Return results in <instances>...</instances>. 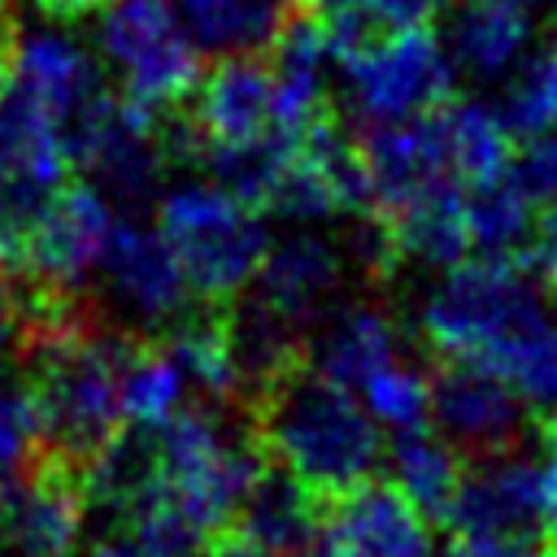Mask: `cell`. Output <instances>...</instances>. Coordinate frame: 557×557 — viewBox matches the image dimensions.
Segmentation results:
<instances>
[{"mask_svg":"<svg viewBox=\"0 0 557 557\" xmlns=\"http://www.w3.org/2000/svg\"><path fill=\"white\" fill-rule=\"evenodd\" d=\"M252 435L274 466L296 474L322 500L370 479L383 461L379 422L366 413L357 392L331 383L305 361L257 392Z\"/></svg>","mask_w":557,"mask_h":557,"instance_id":"6da1fadb","label":"cell"},{"mask_svg":"<svg viewBox=\"0 0 557 557\" xmlns=\"http://www.w3.org/2000/svg\"><path fill=\"white\" fill-rule=\"evenodd\" d=\"M148 444H152V479L139 496L161 500L200 540L218 535L235 518L244 492L265 466L257 435H235L213 413L187 405L170 413L161 426H152Z\"/></svg>","mask_w":557,"mask_h":557,"instance_id":"7a4b0ae2","label":"cell"},{"mask_svg":"<svg viewBox=\"0 0 557 557\" xmlns=\"http://www.w3.org/2000/svg\"><path fill=\"white\" fill-rule=\"evenodd\" d=\"M544 322V292L518 257H461L426 292L418 326L444 361L496 366L513 339Z\"/></svg>","mask_w":557,"mask_h":557,"instance_id":"3957f363","label":"cell"},{"mask_svg":"<svg viewBox=\"0 0 557 557\" xmlns=\"http://www.w3.org/2000/svg\"><path fill=\"white\" fill-rule=\"evenodd\" d=\"M157 235L174 252L187 292L200 296L205 305L235 300L252 283V274L270 248L261 209L231 196L213 178L178 183V187L161 191Z\"/></svg>","mask_w":557,"mask_h":557,"instance_id":"277c9868","label":"cell"},{"mask_svg":"<svg viewBox=\"0 0 557 557\" xmlns=\"http://www.w3.org/2000/svg\"><path fill=\"white\" fill-rule=\"evenodd\" d=\"M96 52L113 91L148 113L187 104L205 74V52L170 0H113L96 13Z\"/></svg>","mask_w":557,"mask_h":557,"instance_id":"5b68a950","label":"cell"},{"mask_svg":"<svg viewBox=\"0 0 557 557\" xmlns=\"http://www.w3.org/2000/svg\"><path fill=\"white\" fill-rule=\"evenodd\" d=\"M335 70L348 113L366 126L431 113L457 91L453 57L431 26L379 30L357 44Z\"/></svg>","mask_w":557,"mask_h":557,"instance_id":"8992f818","label":"cell"},{"mask_svg":"<svg viewBox=\"0 0 557 557\" xmlns=\"http://www.w3.org/2000/svg\"><path fill=\"white\" fill-rule=\"evenodd\" d=\"M113 222V200L100 187L65 178L13 222L9 261L22 270V278H30V292L74 300L78 287L96 274Z\"/></svg>","mask_w":557,"mask_h":557,"instance_id":"52a82bcc","label":"cell"},{"mask_svg":"<svg viewBox=\"0 0 557 557\" xmlns=\"http://www.w3.org/2000/svg\"><path fill=\"white\" fill-rule=\"evenodd\" d=\"M4 78L30 96L65 135V148L74 131L113 96L100 57L87 52L70 30L57 26H13L9 52H4Z\"/></svg>","mask_w":557,"mask_h":557,"instance_id":"ba28073f","label":"cell"},{"mask_svg":"<svg viewBox=\"0 0 557 557\" xmlns=\"http://www.w3.org/2000/svg\"><path fill=\"white\" fill-rule=\"evenodd\" d=\"M13 492H0V531L17 557H74L87 492L83 466L48 453L13 474Z\"/></svg>","mask_w":557,"mask_h":557,"instance_id":"9c48e42d","label":"cell"},{"mask_svg":"<svg viewBox=\"0 0 557 557\" xmlns=\"http://www.w3.org/2000/svg\"><path fill=\"white\" fill-rule=\"evenodd\" d=\"M426 422L457 453H500L527 435L522 396L479 361H444L431 379V413Z\"/></svg>","mask_w":557,"mask_h":557,"instance_id":"30bf717a","label":"cell"},{"mask_svg":"<svg viewBox=\"0 0 557 557\" xmlns=\"http://www.w3.org/2000/svg\"><path fill=\"white\" fill-rule=\"evenodd\" d=\"M91 278H100L109 309L131 326H165L183 313L191 296L157 226L139 222H113V235Z\"/></svg>","mask_w":557,"mask_h":557,"instance_id":"8fae6325","label":"cell"},{"mask_svg":"<svg viewBox=\"0 0 557 557\" xmlns=\"http://www.w3.org/2000/svg\"><path fill=\"white\" fill-rule=\"evenodd\" d=\"M191 126L200 131L205 148L252 144L274 131V74L265 52H226L218 57L187 96Z\"/></svg>","mask_w":557,"mask_h":557,"instance_id":"7c38bea8","label":"cell"},{"mask_svg":"<svg viewBox=\"0 0 557 557\" xmlns=\"http://www.w3.org/2000/svg\"><path fill=\"white\" fill-rule=\"evenodd\" d=\"M544 518V470L535 457L513 448L479 453L474 466H461V483L444 522L453 531H492V535H531Z\"/></svg>","mask_w":557,"mask_h":557,"instance_id":"4fadbf2b","label":"cell"},{"mask_svg":"<svg viewBox=\"0 0 557 557\" xmlns=\"http://www.w3.org/2000/svg\"><path fill=\"white\" fill-rule=\"evenodd\" d=\"M322 531L344 557H431L426 513L374 474L322 505Z\"/></svg>","mask_w":557,"mask_h":557,"instance_id":"5bb4252c","label":"cell"},{"mask_svg":"<svg viewBox=\"0 0 557 557\" xmlns=\"http://www.w3.org/2000/svg\"><path fill=\"white\" fill-rule=\"evenodd\" d=\"M361 161H366V178H370V196L374 209H392L435 183H457L448 170V152H444V135H440V117L418 113L405 122H379L366 126V135L357 139Z\"/></svg>","mask_w":557,"mask_h":557,"instance_id":"9a60e30c","label":"cell"},{"mask_svg":"<svg viewBox=\"0 0 557 557\" xmlns=\"http://www.w3.org/2000/svg\"><path fill=\"white\" fill-rule=\"evenodd\" d=\"M339 278H344V257L326 239L292 235L265 248L252 274V300H261L300 331L305 322H318L326 313V305L339 292Z\"/></svg>","mask_w":557,"mask_h":557,"instance_id":"2e32d148","label":"cell"},{"mask_svg":"<svg viewBox=\"0 0 557 557\" xmlns=\"http://www.w3.org/2000/svg\"><path fill=\"white\" fill-rule=\"evenodd\" d=\"M322 505L326 500L318 492H309L296 474H287L283 466H261V474L244 492L231 522L239 527V535H248L270 557H278V553L296 557L300 548H309L322 535Z\"/></svg>","mask_w":557,"mask_h":557,"instance_id":"e0dca14e","label":"cell"},{"mask_svg":"<svg viewBox=\"0 0 557 557\" xmlns=\"http://www.w3.org/2000/svg\"><path fill=\"white\" fill-rule=\"evenodd\" d=\"M387 226L396 265L413 261L426 270H448L470 257L466 213H461V183H435L392 209H374Z\"/></svg>","mask_w":557,"mask_h":557,"instance_id":"ac0fdd59","label":"cell"},{"mask_svg":"<svg viewBox=\"0 0 557 557\" xmlns=\"http://www.w3.org/2000/svg\"><path fill=\"white\" fill-rule=\"evenodd\" d=\"M444 48L457 78L466 74L474 83H496L531 48V13L496 0H466L448 17Z\"/></svg>","mask_w":557,"mask_h":557,"instance_id":"d6986e66","label":"cell"},{"mask_svg":"<svg viewBox=\"0 0 557 557\" xmlns=\"http://www.w3.org/2000/svg\"><path fill=\"white\" fill-rule=\"evenodd\" d=\"M392 357H400V335H396V322L374 309V305H352V309H339L318 344H313V357L309 366L318 374H326L331 383L357 392L379 366H387Z\"/></svg>","mask_w":557,"mask_h":557,"instance_id":"ffe728a7","label":"cell"},{"mask_svg":"<svg viewBox=\"0 0 557 557\" xmlns=\"http://www.w3.org/2000/svg\"><path fill=\"white\" fill-rule=\"evenodd\" d=\"M200 52H265L300 0H170Z\"/></svg>","mask_w":557,"mask_h":557,"instance_id":"44dd1931","label":"cell"},{"mask_svg":"<svg viewBox=\"0 0 557 557\" xmlns=\"http://www.w3.org/2000/svg\"><path fill=\"white\" fill-rule=\"evenodd\" d=\"M383 457H387V470H392L387 483L400 496H409L426 518H444L448 513L466 461L440 431H426V426L396 431L392 453H383Z\"/></svg>","mask_w":557,"mask_h":557,"instance_id":"7402d4cb","label":"cell"},{"mask_svg":"<svg viewBox=\"0 0 557 557\" xmlns=\"http://www.w3.org/2000/svg\"><path fill=\"white\" fill-rule=\"evenodd\" d=\"M187 400V379L178 361L170 357L165 344H122V366H117V409L122 426L152 431L170 413H178Z\"/></svg>","mask_w":557,"mask_h":557,"instance_id":"603a6c76","label":"cell"},{"mask_svg":"<svg viewBox=\"0 0 557 557\" xmlns=\"http://www.w3.org/2000/svg\"><path fill=\"white\" fill-rule=\"evenodd\" d=\"M440 117V135H444V152H448V170L461 187L470 183H487L496 174H505V161L513 152V135L500 126L492 104L479 100H444L435 109Z\"/></svg>","mask_w":557,"mask_h":557,"instance_id":"cb8c5ba5","label":"cell"},{"mask_svg":"<svg viewBox=\"0 0 557 557\" xmlns=\"http://www.w3.org/2000/svg\"><path fill=\"white\" fill-rule=\"evenodd\" d=\"M165 348L178 361L183 379L191 387H200L209 400H231V396L244 392L235 348H231L226 309H205V313H191V318H174Z\"/></svg>","mask_w":557,"mask_h":557,"instance_id":"d4e9b609","label":"cell"},{"mask_svg":"<svg viewBox=\"0 0 557 557\" xmlns=\"http://www.w3.org/2000/svg\"><path fill=\"white\" fill-rule=\"evenodd\" d=\"M496 117L513 139L557 131V44L527 48L496 78Z\"/></svg>","mask_w":557,"mask_h":557,"instance_id":"484cf974","label":"cell"},{"mask_svg":"<svg viewBox=\"0 0 557 557\" xmlns=\"http://www.w3.org/2000/svg\"><path fill=\"white\" fill-rule=\"evenodd\" d=\"M461 213H466L470 248L479 257H518V248L531 244L535 205L505 174L461 187Z\"/></svg>","mask_w":557,"mask_h":557,"instance_id":"4316f807","label":"cell"},{"mask_svg":"<svg viewBox=\"0 0 557 557\" xmlns=\"http://www.w3.org/2000/svg\"><path fill=\"white\" fill-rule=\"evenodd\" d=\"M487 370H496L518 396H522V405L527 409H535V413H557V322H540V326H531L522 339H513L509 348H505V357L496 361V366H487Z\"/></svg>","mask_w":557,"mask_h":557,"instance_id":"83f0119b","label":"cell"},{"mask_svg":"<svg viewBox=\"0 0 557 557\" xmlns=\"http://www.w3.org/2000/svg\"><path fill=\"white\" fill-rule=\"evenodd\" d=\"M357 400L366 405V413L379 426L413 431V426H426V413H431V379L418 366H405L400 357H392L387 366H379L357 387Z\"/></svg>","mask_w":557,"mask_h":557,"instance_id":"f1b7e54d","label":"cell"},{"mask_svg":"<svg viewBox=\"0 0 557 557\" xmlns=\"http://www.w3.org/2000/svg\"><path fill=\"white\" fill-rule=\"evenodd\" d=\"M44 444L39 435V409L26 383L9 379L0 366V479H13L35 461V448Z\"/></svg>","mask_w":557,"mask_h":557,"instance_id":"f546056e","label":"cell"},{"mask_svg":"<svg viewBox=\"0 0 557 557\" xmlns=\"http://www.w3.org/2000/svg\"><path fill=\"white\" fill-rule=\"evenodd\" d=\"M505 178L540 209L544 200L557 196V131L544 135H527L518 139V148L505 161Z\"/></svg>","mask_w":557,"mask_h":557,"instance_id":"4dcf8cb0","label":"cell"},{"mask_svg":"<svg viewBox=\"0 0 557 557\" xmlns=\"http://www.w3.org/2000/svg\"><path fill=\"white\" fill-rule=\"evenodd\" d=\"M361 17L374 30H409V26H435L453 0H357Z\"/></svg>","mask_w":557,"mask_h":557,"instance_id":"1f68e13d","label":"cell"},{"mask_svg":"<svg viewBox=\"0 0 557 557\" xmlns=\"http://www.w3.org/2000/svg\"><path fill=\"white\" fill-rule=\"evenodd\" d=\"M448 557H540L531 535H492V531H457Z\"/></svg>","mask_w":557,"mask_h":557,"instance_id":"d6a6232c","label":"cell"},{"mask_svg":"<svg viewBox=\"0 0 557 557\" xmlns=\"http://www.w3.org/2000/svg\"><path fill=\"white\" fill-rule=\"evenodd\" d=\"M531 261H535L548 278H557V196L544 200V213H540L535 226H531Z\"/></svg>","mask_w":557,"mask_h":557,"instance_id":"836d02e7","label":"cell"},{"mask_svg":"<svg viewBox=\"0 0 557 557\" xmlns=\"http://www.w3.org/2000/svg\"><path fill=\"white\" fill-rule=\"evenodd\" d=\"M544 461H540V470H544V518H540V527L557 540V413H553V426H548V444H544Z\"/></svg>","mask_w":557,"mask_h":557,"instance_id":"e575fe53","label":"cell"},{"mask_svg":"<svg viewBox=\"0 0 557 557\" xmlns=\"http://www.w3.org/2000/svg\"><path fill=\"white\" fill-rule=\"evenodd\" d=\"M191 557H270L265 548H257L248 535H239V531H218V535H209Z\"/></svg>","mask_w":557,"mask_h":557,"instance_id":"d590c367","label":"cell"},{"mask_svg":"<svg viewBox=\"0 0 557 557\" xmlns=\"http://www.w3.org/2000/svg\"><path fill=\"white\" fill-rule=\"evenodd\" d=\"M39 4V13L44 17H52V22H87V17H96V13H104L113 0H35Z\"/></svg>","mask_w":557,"mask_h":557,"instance_id":"8d00e7d4","label":"cell"},{"mask_svg":"<svg viewBox=\"0 0 557 557\" xmlns=\"http://www.w3.org/2000/svg\"><path fill=\"white\" fill-rule=\"evenodd\" d=\"M87 557H152V553H148L139 540H131V535H113V540L91 544Z\"/></svg>","mask_w":557,"mask_h":557,"instance_id":"74e56055","label":"cell"},{"mask_svg":"<svg viewBox=\"0 0 557 557\" xmlns=\"http://www.w3.org/2000/svg\"><path fill=\"white\" fill-rule=\"evenodd\" d=\"M9 257H13V222H9V213L0 209V274H4Z\"/></svg>","mask_w":557,"mask_h":557,"instance_id":"f35d334b","label":"cell"},{"mask_svg":"<svg viewBox=\"0 0 557 557\" xmlns=\"http://www.w3.org/2000/svg\"><path fill=\"white\" fill-rule=\"evenodd\" d=\"M13 13H9V0H0V61H4V52H9V39H13Z\"/></svg>","mask_w":557,"mask_h":557,"instance_id":"ab89813d","label":"cell"},{"mask_svg":"<svg viewBox=\"0 0 557 557\" xmlns=\"http://www.w3.org/2000/svg\"><path fill=\"white\" fill-rule=\"evenodd\" d=\"M305 9H313V13H335V9H348V4H357V0H300Z\"/></svg>","mask_w":557,"mask_h":557,"instance_id":"60d3db41","label":"cell"},{"mask_svg":"<svg viewBox=\"0 0 557 557\" xmlns=\"http://www.w3.org/2000/svg\"><path fill=\"white\" fill-rule=\"evenodd\" d=\"M296 557H344V553H339V548H331V544H326V548H313V544H309V548H300Z\"/></svg>","mask_w":557,"mask_h":557,"instance_id":"b9f144b4","label":"cell"},{"mask_svg":"<svg viewBox=\"0 0 557 557\" xmlns=\"http://www.w3.org/2000/svg\"><path fill=\"white\" fill-rule=\"evenodd\" d=\"M496 4H509V9H522V13H531V9H540L544 0H496Z\"/></svg>","mask_w":557,"mask_h":557,"instance_id":"7bdbcfd3","label":"cell"},{"mask_svg":"<svg viewBox=\"0 0 557 557\" xmlns=\"http://www.w3.org/2000/svg\"><path fill=\"white\" fill-rule=\"evenodd\" d=\"M540 557H557V540H553V548H548V553H540Z\"/></svg>","mask_w":557,"mask_h":557,"instance_id":"ee69618b","label":"cell"}]
</instances>
